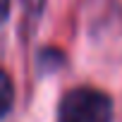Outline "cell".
Instances as JSON below:
<instances>
[{
  "label": "cell",
  "instance_id": "6da1fadb",
  "mask_svg": "<svg viewBox=\"0 0 122 122\" xmlns=\"http://www.w3.org/2000/svg\"><path fill=\"white\" fill-rule=\"evenodd\" d=\"M57 122H112V101L98 89L79 86L60 101Z\"/></svg>",
  "mask_w": 122,
  "mask_h": 122
},
{
  "label": "cell",
  "instance_id": "7a4b0ae2",
  "mask_svg": "<svg viewBox=\"0 0 122 122\" xmlns=\"http://www.w3.org/2000/svg\"><path fill=\"white\" fill-rule=\"evenodd\" d=\"M12 101H15V86H12V79L7 77L5 70H0V117H5L12 108Z\"/></svg>",
  "mask_w": 122,
  "mask_h": 122
},
{
  "label": "cell",
  "instance_id": "3957f363",
  "mask_svg": "<svg viewBox=\"0 0 122 122\" xmlns=\"http://www.w3.org/2000/svg\"><path fill=\"white\" fill-rule=\"evenodd\" d=\"M10 15V0H0V24H3Z\"/></svg>",
  "mask_w": 122,
  "mask_h": 122
}]
</instances>
